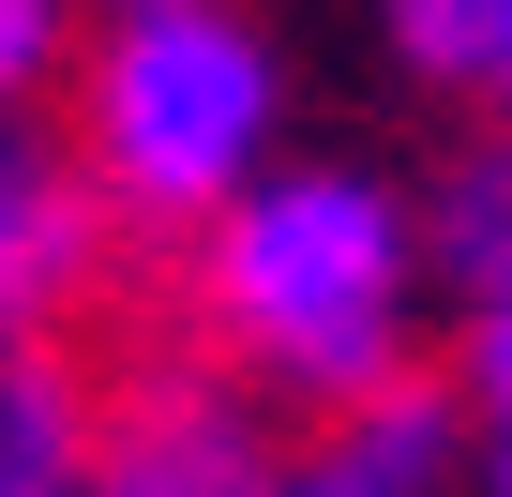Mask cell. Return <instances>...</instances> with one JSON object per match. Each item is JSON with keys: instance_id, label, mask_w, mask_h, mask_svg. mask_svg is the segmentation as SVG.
<instances>
[{"instance_id": "cell-1", "label": "cell", "mask_w": 512, "mask_h": 497, "mask_svg": "<svg viewBox=\"0 0 512 497\" xmlns=\"http://www.w3.org/2000/svg\"><path fill=\"white\" fill-rule=\"evenodd\" d=\"M196 287L211 332L241 347V377L302 392L317 422L377 377H407L422 332V196L377 166H256L211 226H196Z\"/></svg>"}, {"instance_id": "cell-2", "label": "cell", "mask_w": 512, "mask_h": 497, "mask_svg": "<svg viewBox=\"0 0 512 497\" xmlns=\"http://www.w3.org/2000/svg\"><path fill=\"white\" fill-rule=\"evenodd\" d=\"M256 166H287V61L241 0H166V16H106L76 76V181L91 211L136 226H211Z\"/></svg>"}, {"instance_id": "cell-3", "label": "cell", "mask_w": 512, "mask_h": 497, "mask_svg": "<svg viewBox=\"0 0 512 497\" xmlns=\"http://www.w3.org/2000/svg\"><path fill=\"white\" fill-rule=\"evenodd\" d=\"M76 497H272V437L241 422V392L211 377H151L91 422Z\"/></svg>"}, {"instance_id": "cell-4", "label": "cell", "mask_w": 512, "mask_h": 497, "mask_svg": "<svg viewBox=\"0 0 512 497\" xmlns=\"http://www.w3.org/2000/svg\"><path fill=\"white\" fill-rule=\"evenodd\" d=\"M452 467H467V407L407 362V377L347 392L302 452H272V497H452Z\"/></svg>"}, {"instance_id": "cell-5", "label": "cell", "mask_w": 512, "mask_h": 497, "mask_svg": "<svg viewBox=\"0 0 512 497\" xmlns=\"http://www.w3.org/2000/svg\"><path fill=\"white\" fill-rule=\"evenodd\" d=\"M91 181L61 166V151H31L16 136V106H0V362L16 347H46V317L91 287Z\"/></svg>"}, {"instance_id": "cell-6", "label": "cell", "mask_w": 512, "mask_h": 497, "mask_svg": "<svg viewBox=\"0 0 512 497\" xmlns=\"http://www.w3.org/2000/svg\"><path fill=\"white\" fill-rule=\"evenodd\" d=\"M76 467H91V407L46 347H16L0 362V497H76Z\"/></svg>"}, {"instance_id": "cell-7", "label": "cell", "mask_w": 512, "mask_h": 497, "mask_svg": "<svg viewBox=\"0 0 512 497\" xmlns=\"http://www.w3.org/2000/svg\"><path fill=\"white\" fill-rule=\"evenodd\" d=\"M422 272H452L467 302L512 287V136L452 166V196H437V226H422Z\"/></svg>"}, {"instance_id": "cell-8", "label": "cell", "mask_w": 512, "mask_h": 497, "mask_svg": "<svg viewBox=\"0 0 512 497\" xmlns=\"http://www.w3.org/2000/svg\"><path fill=\"white\" fill-rule=\"evenodd\" d=\"M377 31L422 91H482V46H497V0H377Z\"/></svg>"}, {"instance_id": "cell-9", "label": "cell", "mask_w": 512, "mask_h": 497, "mask_svg": "<svg viewBox=\"0 0 512 497\" xmlns=\"http://www.w3.org/2000/svg\"><path fill=\"white\" fill-rule=\"evenodd\" d=\"M61 31H76V0H0V106H16V91H46Z\"/></svg>"}, {"instance_id": "cell-10", "label": "cell", "mask_w": 512, "mask_h": 497, "mask_svg": "<svg viewBox=\"0 0 512 497\" xmlns=\"http://www.w3.org/2000/svg\"><path fill=\"white\" fill-rule=\"evenodd\" d=\"M482 91H497V121H512V0H497V46H482Z\"/></svg>"}, {"instance_id": "cell-11", "label": "cell", "mask_w": 512, "mask_h": 497, "mask_svg": "<svg viewBox=\"0 0 512 497\" xmlns=\"http://www.w3.org/2000/svg\"><path fill=\"white\" fill-rule=\"evenodd\" d=\"M106 16H166V0H106Z\"/></svg>"}]
</instances>
